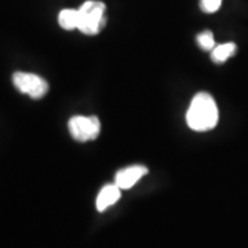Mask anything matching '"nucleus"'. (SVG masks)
I'll return each instance as SVG.
<instances>
[{"mask_svg":"<svg viewBox=\"0 0 248 248\" xmlns=\"http://www.w3.org/2000/svg\"><path fill=\"white\" fill-rule=\"evenodd\" d=\"M218 107L210 94L199 93L190 102V107L186 113V123L193 130L199 133L210 131L218 124Z\"/></svg>","mask_w":248,"mask_h":248,"instance_id":"f257e3e1","label":"nucleus"},{"mask_svg":"<svg viewBox=\"0 0 248 248\" xmlns=\"http://www.w3.org/2000/svg\"><path fill=\"white\" fill-rule=\"evenodd\" d=\"M105 10L107 6L102 1L87 0L83 3L79 11L78 29L84 35H97L105 25Z\"/></svg>","mask_w":248,"mask_h":248,"instance_id":"f03ea898","label":"nucleus"},{"mask_svg":"<svg viewBox=\"0 0 248 248\" xmlns=\"http://www.w3.org/2000/svg\"><path fill=\"white\" fill-rule=\"evenodd\" d=\"M68 125L72 137L79 142L93 141L101 133V122L97 116H73Z\"/></svg>","mask_w":248,"mask_h":248,"instance_id":"7ed1b4c3","label":"nucleus"},{"mask_svg":"<svg viewBox=\"0 0 248 248\" xmlns=\"http://www.w3.org/2000/svg\"><path fill=\"white\" fill-rule=\"evenodd\" d=\"M13 83L21 93L28 94L33 99H40L47 94L48 84L43 78L35 73H25V72H16L13 76Z\"/></svg>","mask_w":248,"mask_h":248,"instance_id":"20e7f679","label":"nucleus"},{"mask_svg":"<svg viewBox=\"0 0 248 248\" xmlns=\"http://www.w3.org/2000/svg\"><path fill=\"white\" fill-rule=\"evenodd\" d=\"M148 174V169L143 167V166H131V167H127V169L120 170L117 174H116V181L115 184L122 190L125 189H130L133 187L143 175Z\"/></svg>","mask_w":248,"mask_h":248,"instance_id":"39448f33","label":"nucleus"},{"mask_svg":"<svg viewBox=\"0 0 248 248\" xmlns=\"http://www.w3.org/2000/svg\"><path fill=\"white\" fill-rule=\"evenodd\" d=\"M120 187L116 185H107L101 189V192L98 193L97 197V210L98 211H105L108 207L113 205V204L120 199Z\"/></svg>","mask_w":248,"mask_h":248,"instance_id":"423d86ee","label":"nucleus"},{"mask_svg":"<svg viewBox=\"0 0 248 248\" xmlns=\"http://www.w3.org/2000/svg\"><path fill=\"white\" fill-rule=\"evenodd\" d=\"M237 47L234 43H225V45L215 46L213 50H211V60L215 63H223L226 62L232 55L236 54Z\"/></svg>","mask_w":248,"mask_h":248,"instance_id":"0eeeda50","label":"nucleus"},{"mask_svg":"<svg viewBox=\"0 0 248 248\" xmlns=\"http://www.w3.org/2000/svg\"><path fill=\"white\" fill-rule=\"evenodd\" d=\"M58 22L63 29L72 31V29H78L79 25V11L73 9L62 10L58 16Z\"/></svg>","mask_w":248,"mask_h":248,"instance_id":"6e6552de","label":"nucleus"},{"mask_svg":"<svg viewBox=\"0 0 248 248\" xmlns=\"http://www.w3.org/2000/svg\"><path fill=\"white\" fill-rule=\"evenodd\" d=\"M197 43L202 46L203 50L211 51L215 47V40H214V35L211 31H204L200 35L197 36Z\"/></svg>","mask_w":248,"mask_h":248,"instance_id":"1a4fd4ad","label":"nucleus"},{"mask_svg":"<svg viewBox=\"0 0 248 248\" xmlns=\"http://www.w3.org/2000/svg\"><path fill=\"white\" fill-rule=\"evenodd\" d=\"M221 4L222 0H202V1H200V7H202V10H203L204 13H208V14L218 11L219 7H221Z\"/></svg>","mask_w":248,"mask_h":248,"instance_id":"9d476101","label":"nucleus"}]
</instances>
